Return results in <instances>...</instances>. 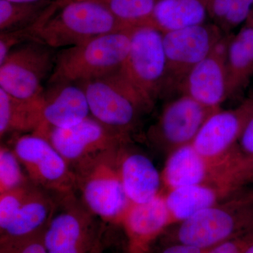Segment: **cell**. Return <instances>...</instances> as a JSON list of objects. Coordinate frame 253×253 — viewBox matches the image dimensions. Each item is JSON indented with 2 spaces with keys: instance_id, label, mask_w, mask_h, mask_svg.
Listing matches in <instances>:
<instances>
[{
  "instance_id": "1",
  "label": "cell",
  "mask_w": 253,
  "mask_h": 253,
  "mask_svg": "<svg viewBox=\"0 0 253 253\" xmlns=\"http://www.w3.org/2000/svg\"><path fill=\"white\" fill-rule=\"evenodd\" d=\"M133 28L103 35L57 51L49 85L83 83L118 71L129 54Z\"/></svg>"
},
{
  "instance_id": "2",
  "label": "cell",
  "mask_w": 253,
  "mask_h": 253,
  "mask_svg": "<svg viewBox=\"0 0 253 253\" xmlns=\"http://www.w3.org/2000/svg\"><path fill=\"white\" fill-rule=\"evenodd\" d=\"M30 29L37 41L56 49L128 28L101 0H83L65 5L44 24Z\"/></svg>"
},
{
  "instance_id": "3",
  "label": "cell",
  "mask_w": 253,
  "mask_h": 253,
  "mask_svg": "<svg viewBox=\"0 0 253 253\" xmlns=\"http://www.w3.org/2000/svg\"><path fill=\"white\" fill-rule=\"evenodd\" d=\"M177 224L169 242L211 249L253 229V191L229 204L206 208Z\"/></svg>"
},
{
  "instance_id": "4",
  "label": "cell",
  "mask_w": 253,
  "mask_h": 253,
  "mask_svg": "<svg viewBox=\"0 0 253 253\" xmlns=\"http://www.w3.org/2000/svg\"><path fill=\"white\" fill-rule=\"evenodd\" d=\"M123 147L96 158L75 172L83 204L98 219L114 224H121L131 205L120 174Z\"/></svg>"
},
{
  "instance_id": "5",
  "label": "cell",
  "mask_w": 253,
  "mask_h": 253,
  "mask_svg": "<svg viewBox=\"0 0 253 253\" xmlns=\"http://www.w3.org/2000/svg\"><path fill=\"white\" fill-rule=\"evenodd\" d=\"M163 33L151 26L133 28L127 57L118 70L149 111L167 91V61Z\"/></svg>"
},
{
  "instance_id": "6",
  "label": "cell",
  "mask_w": 253,
  "mask_h": 253,
  "mask_svg": "<svg viewBox=\"0 0 253 253\" xmlns=\"http://www.w3.org/2000/svg\"><path fill=\"white\" fill-rule=\"evenodd\" d=\"M85 92L91 116L128 136L141 113L149 112L144 101L119 71L77 83Z\"/></svg>"
},
{
  "instance_id": "7",
  "label": "cell",
  "mask_w": 253,
  "mask_h": 253,
  "mask_svg": "<svg viewBox=\"0 0 253 253\" xmlns=\"http://www.w3.org/2000/svg\"><path fill=\"white\" fill-rule=\"evenodd\" d=\"M12 149L35 185L59 198L75 196L77 192L76 174L44 136L36 133L19 136Z\"/></svg>"
},
{
  "instance_id": "8",
  "label": "cell",
  "mask_w": 253,
  "mask_h": 253,
  "mask_svg": "<svg viewBox=\"0 0 253 253\" xmlns=\"http://www.w3.org/2000/svg\"><path fill=\"white\" fill-rule=\"evenodd\" d=\"M38 134L50 141L74 172L96 158L121 149L128 138L91 116L71 127L50 128Z\"/></svg>"
},
{
  "instance_id": "9",
  "label": "cell",
  "mask_w": 253,
  "mask_h": 253,
  "mask_svg": "<svg viewBox=\"0 0 253 253\" xmlns=\"http://www.w3.org/2000/svg\"><path fill=\"white\" fill-rule=\"evenodd\" d=\"M54 50L37 41L16 46L0 64V88L18 99L41 96L42 82L54 69Z\"/></svg>"
},
{
  "instance_id": "10",
  "label": "cell",
  "mask_w": 253,
  "mask_h": 253,
  "mask_svg": "<svg viewBox=\"0 0 253 253\" xmlns=\"http://www.w3.org/2000/svg\"><path fill=\"white\" fill-rule=\"evenodd\" d=\"M62 209L57 210L43 233L47 253H89L99 239L97 217L76 196L61 199Z\"/></svg>"
},
{
  "instance_id": "11",
  "label": "cell",
  "mask_w": 253,
  "mask_h": 253,
  "mask_svg": "<svg viewBox=\"0 0 253 253\" xmlns=\"http://www.w3.org/2000/svg\"><path fill=\"white\" fill-rule=\"evenodd\" d=\"M226 35L214 23L163 33L167 61V89L178 88L195 66L215 49Z\"/></svg>"
},
{
  "instance_id": "12",
  "label": "cell",
  "mask_w": 253,
  "mask_h": 253,
  "mask_svg": "<svg viewBox=\"0 0 253 253\" xmlns=\"http://www.w3.org/2000/svg\"><path fill=\"white\" fill-rule=\"evenodd\" d=\"M219 109L207 107L182 94L166 105L150 136L172 152L191 144L205 121Z\"/></svg>"
},
{
  "instance_id": "13",
  "label": "cell",
  "mask_w": 253,
  "mask_h": 253,
  "mask_svg": "<svg viewBox=\"0 0 253 253\" xmlns=\"http://www.w3.org/2000/svg\"><path fill=\"white\" fill-rule=\"evenodd\" d=\"M253 113V99L246 100L234 109L217 110L205 121L191 144L214 166L235 149Z\"/></svg>"
},
{
  "instance_id": "14",
  "label": "cell",
  "mask_w": 253,
  "mask_h": 253,
  "mask_svg": "<svg viewBox=\"0 0 253 253\" xmlns=\"http://www.w3.org/2000/svg\"><path fill=\"white\" fill-rule=\"evenodd\" d=\"M228 36L189 71L178 86L182 94L213 109L220 108L231 95L226 59Z\"/></svg>"
},
{
  "instance_id": "15",
  "label": "cell",
  "mask_w": 253,
  "mask_h": 253,
  "mask_svg": "<svg viewBox=\"0 0 253 253\" xmlns=\"http://www.w3.org/2000/svg\"><path fill=\"white\" fill-rule=\"evenodd\" d=\"M43 91L42 121L35 132L71 127L91 116L84 89L77 83L49 84Z\"/></svg>"
},
{
  "instance_id": "16",
  "label": "cell",
  "mask_w": 253,
  "mask_h": 253,
  "mask_svg": "<svg viewBox=\"0 0 253 253\" xmlns=\"http://www.w3.org/2000/svg\"><path fill=\"white\" fill-rule=\"evenodd\" d=\"M173 224L165 196L142 204H131L121 225L126 231L129 253L149 252L150 247Z\"/></svg>"
},
{
  "instance_id": "17",
  "label": "cell",
  "mask_w": 253,
  "mask_h": 253,
  "mask_svg": "<svg viewBox=\"0 0 253 253\" xmlns=\"http://www.w3.org/2000/svg\"><path fill=\"white\" fill-rule=\"evenodd\" d=\"M125 146L120 151L119 170L126 196L131 204L149 202L161 194V174L148 156L128 152Z\"/></svg>"
},
{
  "instance_id": "18",
  "label": "cell",
  "mask_w": 253,
  "mask_h": 253,
  "mask_svg": "<svg viewBox=\"0 0 253 253\" xmlns=\"http://www.w3.org/2000/svg\"><path fill=\"white\" fill-rule=\"evenodd\" d=\"M59 200L55 201L51 193L32 183L12 220L0 232V240L22 239L44 233L57 210Z\"/></svg>"
},
{
  "instance_id": "19",
  "label": "cell",
  "mask_w": 253,
  "mask_h": 253,
  "mask_svg": "<svg viewBox=\"0 0 253 253\" xmlns=\"http://www.w3.org/2000/svg\"><path fill=\"white\" fill-rule=\"evenodd\" d=\"M214 165L205 159L191 144L169 153L161 176L163 184L170 190L206 184L214 173Z\"/></svg>"
},
{
  "instance_id": "20",
  "label": "cell",
  "mask_w": 253,
  "mask_h": 253,
  "mask_svg": "<svg viewBox=\"0 0 253 253\" xmlns=\"http://www.w3.org/2000/svg\"><path fill=\"white\" fill-rule=\"evenodd\" d=\"M42 94L31 99L11 96L0 88V136L33 133L42 121Z\"/></svg>"
},
{
  "instance_id": "21",
  "label": "cell",
  "mask_w": 253,
  "mask_h": 253,
  "mask_svg": "<svg viewBox=\"0 0 253 253\" xmlns=\"http://www.w3.org/2000/svg\"><path fill=\"white\" fill-rule=\"evenodd\" d=\"M211 0H159L149 26L163 33L206 23Z\"/></svg>"
},
{
  "instance_id": "22",
  "label": "cell",
  "mask_w": 253,
  "mask_h": 253,
  "mask_svg": "<svg viewBox=\"0 0 253 253\" xmlns=\"http://www.w3.org/2000/svg\"><path fill=\"white\" fill-rule=\"evenodd\" d=\"M227 191L229 190L219 184L212 186L206 183L170 190L164 196L174 224L217 204L221 196Z\"/></svg>"
},
{
  "instance_id": "23",
  "label": "cell",
  "mask_w": 253,
  "mask_h": 253,
  "mask_svg": "<svg viewBox=\"0 0 253 253\" xmlns=\"http://www.w3.org/2000/svg\"><path fill=\"white\" fill-rule=\"evenodd\" d=\"M226 68L232 95L247 84L253 73V26L246 25L235 36H228Z\"/></svg>"
},
{
  "instance_id": "24",
  "label": "cell",
  "mask_w": 253,
  "mask_h": 253,
  "mask_svg": "<svg viewBox=\"0 0 253 253\" xmlns=\"http://www.w3.org/2000/svg\"><path fill=\"white\" fill-rule=\"evenodd\" d=\"M52 0L37 2H14L0 0V32L19 31L33 27Z\"/></svg>"
},
{
  "instance_id": "25",
  "label": "cell",
  "mask_w": 253,
  "mask_h": 253,
  "mask_svg": "<svg viewBox=\"0 0 253 253\" xmlns=\"http://www.w3.org/2000/svg\"><path fill=\"white\" fill-rule=\"evenodd\" d=\"M126 28L149 26L159 0H101Z\"/></svg>"
},
{
  "instance_id": "26",
  "label": "cell",
  "mask_w": 253,
  "mask_h": 253,
  "mask_svg": "<svg viewBox=\"0 0 253 253\" xmlns=\"http://www.w3.org/2000/svg\"><path fill=\"white\" fill-rule=\"evenodd\" d=\"M31 181L13 149H0V194L17 189Z\"/></svg>"
},
{
  "instance_id": "27",
  "label": "cell",
  "mask_w": 253,
  "mask_h": 253,
  "mask_svg": "<svg viewBox=\"0 0 253 253\" xmlns=\"http://www.w3.org/2000/svg\"><path fill=\"white\" fill-rule=\"evenodd\" d=\"M31 181L0 194V232L4 231L12 220L18 208L31 189Z\"/></svg>"
},
{
  "instance_id": "28",
  "label": "cell",
  "mask_w": 253,
  "mask_h": 253,
  "mask_svg": "<svg viewBox=\"0 0 253 253\" xmlns=\"http://www.w3.org/2000/svg\"><path fill=\"white\" fill-rule=\"evenodd\" d=\"M226 181L234 191L249 181H253V156H238L228 170Z\"/></svg>"
},
{
  "instance_id": "29",
  "label": "cell",
  "mask_w": 253,
  "mask_h": 253,
  "mask_svg": "<svg viewBox=\"0 0 253 253\" xmlns=\"http://www.w3.org/2000/svg\"><path fill=\"white\" fill-rule=\"evenodd\" d=\"M42 234L22 239L0 240V253H47Z\"/></svg>"
},
{
  "instance_id": "30",
  "label": "cell",
  "mask_w": 253,
  "mask_h": 253,
  "mask_svg": "<svg viewBox=\"0 0 253 253\" xmlns=\"http://www.w3.org/2000/svg\"><path fill=\"white\" fill-rule=\"evenodd\" d=\"M253 11V0H232L229 12L220 29L226 36L241 23L248 21Z\"/></svg>"
},
{
  "instance_id": "31",
  "label": "cell",
  "mask_w": 253,
  "mask_h": 253,
  "mask_svg": "<svg viewBox=\"0 0 253 253\" xmlns=\"http://www.w3.org/2000/svg\"><path fill=\"white\" fill-rule=\"evenodd\" d=\"M33 41L37 40L29 28L19 31L0 32V64L16 46Z\"/></svg>"
},
{
  "instance_id": "32",
  "label": "cell",
  "mask_w": 253,
  "mask_h": 253,
  "mask_svg": "<svg viewBox=\"0 0 253 253\" xmlns=\"http://www.w3.org/2000/svg\"><path fill=\"white\" fill-rule=\"evenodd\" d=\"M253 241V229L208 250V253H244Z\"/></svg>"
},
{
  "instance_id": "33",
  "label": "cell",
  "mask_w": 253,
  "mask_h": 253,
  "mask_svg": "<svg viewBox=\"0 0 253 253\" xmlns=\"http://www.w3.org/2000/svg\"><path fill=\"white\" fill-rule=\"evenodd\" d=\"M236 148L241 156H253V113L245 126Z\"/></svg>"
},
{
  "instance_id": "34",
  "label": "cell",
  "mask_w": 253,
  "mask_h": 253,
  "mask_svg": "<svg viewBox=\"0 0 253 253\" xmlns=\"http://www.w3.org/2000/svg\"><path fill=\"white\" fill-rule=\"evenodd\" d=\"M232 0H211L208 15L212 19V23L220 27L221 23L225 19L226 15L229 12V8Z\"/></svg>"
},
{
  "instance_id": "35",
  "label": "cell",
  "mask_w": 253,
  "mask_h": 253,
  "mask_svg": "<svg viewBox=\"0 0 253 253\" xmlns=\"http://www.w3.org/2000/svg\"><path fill=\"white\" fill-rule=\"evenodd\" d=\"M158 253H208V250L199 249L181 243L169 242L165 245Z\"/></svg>"
},
{
  "instance_id": "36",
  "label": "cell",
  "mask_w": 253,
  "mask_h": 253,
  "mask_svg": "<svg viewBox=\"0 0 253 253\" xmlns=\"http://www.w3.org/2000/svg\"><path fill=\"white\" fill-rule=\"evenodd\" d=\"M78 1H83V0H52V2L46 8L44 12L42 15L39 21L33 26V28L40 27L42 25L44 24L50 18L52 17L59 9L63 7L65 5Z\"/></svg>"
},
{
  "instance_id": "37",
  "label": "cell",
  "mask_w": 253,
  "mask_h": 253,
  "mask_svg": "<svg viewBox=\"0 0 253 253\" xmlns=\"http://www.w3.org/2000/svg\"><path fill=\"white\" fill-rule=\"evenodd\" d=\"M6 1H14V2H37L43 0H6Z\"/></svg>"
},
{
  "instance_id": "38",
  "label": "cell",
  "mask_w": 253,
  "mask_h": 253,
  "mask_svg": "<svg viewBox=\"0 0 253 253\" xmlns=\"http://www.w3.org/2000/svg\"><path fill=\"white\" fill-rule=\"evenodd\" d=\"M244 253H253V241L246 248Z\"/></svg>"
},
{
  "instance_id": "39",
  "label": "cell",
  "mask_w": 253,
  "mask_h": 253,
  "mask_svg": "<svg viewBox=\"0 0 253 253\" xmlns=\"http://www.w3.org/2000/svg\"><path fill=\"white\" fill-rule=\"evenodd\" d=\"M248 24L253 25V16H251L248 20Z\"/></svg>"
},
{
  "instance_id": "40",
  "label": "cell",
  "mask_w": 253,
  "mask_h": 253,
  "mask_svg": "<svg viewBox=\"0 0 253 253\" xmlns=\"http://www.w3.org/2000/svg\"></svg>"
}]
</instances>
